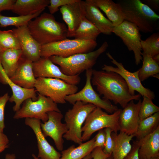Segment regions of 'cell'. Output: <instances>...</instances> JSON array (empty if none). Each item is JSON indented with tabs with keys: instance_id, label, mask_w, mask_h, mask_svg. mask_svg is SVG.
I'll return each instance as SVG.
<instances>
[{
	"instance_id": "cell-37",
	"label": "cell",
	"mask_w": 159,
	"mask_h": 159,
	"mask_svg": "<svg viewBox=\"0 0 159 159\" xmlns=\"http://www.w3.org/2000/svg\"><path fill=\"white\" fill-rule=\"evenodd\" d=\"M104 130L106 135V140L103 150L105 154L111 155L113 146V141L111 135L112 132L109 128H105Z\"/></svg>"
},
{
	"instance_id": "cell-4",
	"label": "cell",
	"mask_w": 159,
	"mask_h": 159,
	"mask_svg": "<svg viewBox=\"0 0 159 159\" xmlns=\"http://www.w3.org/2000/svg\"><path fill=\"white\" fill-rule=\"evenodd\" d=\"M108 47V43L105 41L94 51L76 54L67 57L54 55L49 58L54 64L59 66L61 71L64 74L68 76H75L92 69L98 58Z\"/></svg>"
},
{
	"instance_id": "cell-46",
	"label": "cell",
	"mask_w": 159,
	"mask_h": 159,
	"mask_svg": "<svg viewBox=\"0 0 159 159\" xmlns=\"http://www.w3.org/2000/svg\"><path fill=\"white\" fill-rule=\"evenodd\" d=\"M92 157L91 152L87 155L85 157L83 158L82 159H92Z\"/></svg>"
},
{
	"instance_id": "cell-48",
	"label": "cell",
	"mask_w": 159,
	"mask_h": 159,
	"mask_svg": "<svg viewBox=\"0 0 159 159\" xmlns=\"http://www.w3.org/2000/svg\"><path fill=\"white\" fill-rule=\"evenodd\" d=\"M5 49H5L4 48H3L2 47H1L0 46V52L4 51V50H5Z\"/></svg>"
},
{
	"instance_id": "cell-41",
	"label": "cell",
	"mask_w": 159,
	"mask_h": 159,
	"mask_svg": "<svg viewBox=\"0 0 159 159\" xmlns=\"http://www.w3.org/2000/svg\"><path fill=\"white\" fill-rule=\"evenodd\" d=\"M16 0H0V12L5 10H11Z\"/></svg>"
},
{
	"instance_id": "cell-7",
	"label": "cell",
	"mask_w": 159,
	"mask_h": 159,
	"mask_svg": "<svg viewBox=\"0 0 159 159\" xmlns=\"http://www.w3.org/2000/svg\"><path fill=\"white\" fill-rule=\"evenodd\" d=\"M122 109H118L111 114L96 107L87 116L82 128V141L88 140L96 131L109 128L112 132L119 131L118 120Z\"/></svg>"
},
{
	"instance_id": "cell-35",
	"label": "cell",
	"mask_w": 159,
	"mask_h": 159,
	"mask_svg": "<svg viewBox=\"0 0 159 159\" xmlns=\"http://www.w3.org/2000/svg\"><path fill=\"white\" fill-rule=\"evenodd\" d=\"M77 0H50L49 4L47 6L49 13L53 14L59 10V8L74 3Z\"/></svg>"
},
{
	"instance_id": "cell-32",
	"label": "cell",
	"mask_w": 159,
	"mask_h": 159,
	"mask_svg": "<svg viewBox=\"0 0 159 159\" xmlns=\"http://www.w3.org/2000/svg\"><path fill=\"white\" fill-rule=\"evenodd\" d=\"M143 52L152 57L159 54V33L153 34L145 40H141Z\"/></svg>"
},
{
	"instance_id": "cell-8",
	"label": "cell",
	"mask_w": 159,
	"mask_h": 159,
	"mask_svg": "<svg viewBox=\"0 0 159 159\" xmlns=\"http://www.w3.org/2000/svg\"><path fill=\"white\" fill-rule=\"evenodd\" d=\"M34 88L38 93L51 99L55 103L64 104L66 96L76 93V85L67 83L56 78L39 77L36 78Z\"/></svg>"
},
{
	"instance_id": "cell-11",
	"label": "cell",
	"mask_w": 159,
	"mask_h": 159,
	"mask_svg": "<svg viewBox=\"0 0 159 159\" xmlns=\"http://www.w3.org/2000/svg\"><path fill=\"white\" fill-rule=\"evenodd\" d=\"M106 55L116 67L104 64L102 68V70L114 72L120 75L127 83L131 95H135L136 91L143 97L145 96L152 100L155 99L154 92L142 85L138 77L139 69L134 72H129L125 68L122 63L117 62L109 52Z\"/></svg>"
},
{
	"instance_id": "cell-38",
	"label": "cell",
	"mask_w": 159,
	"mask_h": 159,
	"mask_svg": "<svg viewBox=\"0 0 159 159\" xmlns=\"http://www.w3.org/2000/svg\"><path fill=\"white\" fill-rule=\"evenodd\" d=\"M95 140L93 146L94 149L97 147H100L103 149L105 146L106 135L104 130L102 129L95 136Z\"/></svg>"
},
{
	"instance_id": "cell-5",
	"label": "cell",
	"mask_w": 159,
	"mask_h": 159,
	"mask_svg": "<svg viewBox=\"0 0 159 159\" xmlns=\"http://www.w3.org/2000/svg\"><path fill=\"white\" fill-rule=\"evenodd\" d=\"M97 45L95 40L66 39L41 45L40 56L41 57H49L55 55L67 57L92 52Z\"/></svg>"
},
{
	"instance_id": "cell-3",
	"label": "cell",
	"mask_w": 159,
	"mask_h": 159,
	"mask_svg": "<svg viewBox=\"0 0 159 159\" xmlns=\"http://www.w3.org/2000/svg\"><path fill=\"white\" fill-rule=\"evenodd\" d=\"M125 20L135 24L140 31L152 33L158 28L159 16L140 0H120Z\"/></svg>"
},
{
	"instance_id": "cell-31",
	"label": "cell",
	"mask_w": 159,
	"mask_h": 159,
	"mask_svg": "<svg viewBox=\"0 0 159 159\" xmlns=\"http://www.w3.org/2000/svg\"><path fill=\"white\" fill-rule=\"evenodd\" d=\"M44 10H41L34 14L17 16H8L0 13V27H5L9 26H14L16 28L27 25L33 19L38 16Z\"/></svg>"
},
{
	"instance_id": "cell-9",
	"label": "cell",
	"mask_w": 159,
	"mask_h": 159,
	"mask_svg": "<svg viewBox=\"0 0 159 159\" xmlns=\"http://www.w3.org/2000/svg\"><path fill=\"white\" fill-rule=\"evenodd\" d=\"M36 101L31 98L25 100L21 107L13 117L15 119L22 118H34L41 120L43 122L48 119L47 112L51 111L61 112L57 103L50 98L38 94Z\"/></svg>"
},
{
	"instance_id": "cell-13",
	"label": "cell",
	"mask_w": 159,
	"mask_h": 159,
	"mask_svg": "<svg viewBox=\"0 0 159 159\" xmlns=\"http://www.w3.org/2000/svg\"><path fill=\"white\" fill-rule=\"evenodd\" d=\"M47 114L48 120L41 124L42 131L45 138H51L57 149L62 151L64 147L63 136L68 131L66 124L62 122L63 115L61 112L55 111L49 112Z\"/></svg>"
},
{
	"instance_id": "cell-27",
	"label": "cell",
	"mask_w": 159,
	"mask_h": 159,
	"mask_svg": "<svg viewBox=\"0 0 159 159\" xmlns=\"http://www.w3.org/2000/svg\"><path fill=\"white\" fill-rule=\"evenodd\" d=\"M95 140V137L90 140L82 143L76 147L72 145L61 152L60 159H82L93 150Z\"/></svg>"
},
{
	"instance_id": "cell-43",
	"label": "cell",
	"mask_w": 159,
	"mask_h": 159,
	"mask_svg": "<svg viewBox=\"0 0 159 159\" xmlns=\"http://www.w3.org/2000/svg\"><path fill=\"white\" fill-rule=\"evenodd\" d=\"M141 1L154 11H159V0H143Z\"/></svg>"
},
{
	"instance_id": "cell-45",
	"label": "cell",
	"mask_w": 159,
	"mask_h": 159,
	"mask_svg": "<svg viewBox=\"0 0 159 159\" xmlns=\"http://www.w3.org/2000/svg\"><path fill=\"white\" fill-rule=\"evenodd\" d=\"M152 57L155 61L159 64V54L156 55Z\"/></svg>"
},
{
	"instance_id": "cell-30",
	"label": "cell",
	"mask_w": 159,
	"mask_h": 159,
	"mask_svg": "<svg viewBox=\"0 0 159 159\" xmlns=\"http://www.w3.org/2000/svg\"><path fill=\"white\" fill-rule=\"evenodd\" d=\"M143 63L139 69L138 77L141 82L151 77H154L159 73V64L150 56L142 52Z\"/></svg>"
},
{
	"instance_id": "cell-47",
	"label": "cell",
	"mask_w": 159,
	"mask_h": 159,
	"mask_svg": "<svg viewBox=\"0 0 159 159\" xmlns=\"http://www.w3.org/2000/svg\"><path fill=\"white\" fill-rule=\"evenodd\" d=\"M32 156L33 158L34 159H39L34 154H33L32 155Z\"/></svg>"
},
{
	"instance_id": "cell-24",
	"label": "cell",
	"mask_w": 159,
	"mask_h": 159,
	"mask_svg": "<svg viewBox=\"0 0 159 159\" xmlns=\"http://www.w3.org/2000/svg\"><path fill=\"white\" fill-rule=\"evenodd\" d=\"M111 135L113 141L112 159H123L131 150L130 141L134 135H128L120 132L119 133L112 132Z\"/></svg>"
},
{
	"instance_id": "cell-36",
	"label": "cell",
	"mask_w": 159,
	"mask_h": 159,
	"mask_svg": "<svg viewBox=\"0 0 159 159\" xmlns=\"http://www.w3.org/2000/svg\"><path fill=\"white\" fill-rule=\"evenodd\" d=\"M10 97L8 93L0 97V132H3L5 127L4 122V109L7 102Z\"/></svg>"
},
{
	"instance_id": "cell-6",
	"label": "cell",
	"mask_w": 159,
	"mask_h": 159,
	"mask_svg": "<svg viewBox=\"0 0 159 159\" xmlns=\"http://www.w3.org/2000/svg\"><path fill=\"white\" fill-rule=\"evenodd\" d=\"M71 109L66 112L64 116L68 131L63 136L67 140L80 145L82 143V128L88 115L96 107L94 105L77 101Z\"/></svg>"
},
{
	"instance_id": "cell-40",
	"label": "cell",
	"mask_w": 159,
	"mask_h": 159,
	"mask_svg": "<svg viewBox=\"0 0 159 159\" xmlns=\"http://www.w3.org/2000/svg\"><path fill=\"white\" fill-rule=\"evenodd\" d=\"M91 153L93 159H106L111 155L105 154L103 152V149L100 147L93 149Z\"/></svg>"
},
{
	"instance_id": "cell-42",
	"label": "cell",
	"mask_w": 159,
	"mask_h": 159,
	"mask_svg": "<svg viewBox=\"0 0 159 159\" xmlns=\"http://www.w3.org/2000/svg\"><path fill=\"white\" fill-rule=\"evenodd\" d=\"M9 140L3 132H0V153L9 147Z\"/></svg>"
},
{
	"instance_id": "cell-23",
	"label": "cell",
	"mask_w": 159,
	"mask_h": 159,
	"mask_svg": "<svg viewBox=\"0 0 159 159\" xmlns=\"http://www.w3.org/2000/svg\"><path fill=\"white\" fill-rule=\"evenodd\" d=\"M49 3L50 0H16L11 11L19 16L32 15L44 10Z\"/></svg>"
},
{
	"instance_id": "cell-10",
	"label": "cell",
	"mask_w": 159,
	"mask_h": 159,
	"mask_svg": "<svg viewBox=\"0 0 159 159\" xmlns=\"http://www.w3.org/2000/svg\"><path fill=\"white\" fill-rule=\"evenodd\" d=\"M92 71V69L86 71V81L83 88L79 92L66 96L65 100L72 105L77 101L91 103L112 114L119 109L109 101L101 98L94 90L91 83Z\"/></svg>"
},
{
	"instance_id": "cell-18",
	"label": "cell",
	"mask_w": 159,
	"mask_h": 159,
	"mask_svg": "<svg viewBox=\"0 0 159 159\" xmlns=\"http://www.w3.org/2000/svg\"><path fill=\"white\" fill-rule=\"evenodd\" d=\"M0 82L3 85H8L10 87L12 94L9 101L14 102L13 107L14 111L16 112L21 107V105L26 99L31 98L33 101L37 99V92L34 88L27 89L21 87L13 82L5 73L0 61Z\"/></svg>"
},
{
	"instance_id": "cell-50",
	"label": "cell",
	"mask_w": 159,
	"mask_h": 159,
	"mask_svg": "<svg viewBox=\"0 0 159 159\" xmlns=\"http://www.w3.org/2000/svg\"><path fill=\"white\" fill-rule=\"evenodd\" d=\"M149 159H159V157L152 158Z\"/></svg>"
},
{
	"instance_id": "cell-44",
	"label": "cell",
	"mask_w": 159,
	"mask_h": 159,
	"mask_svg": "<svg viewBox=\"0 0 159 159\" xmlns=\"http://www.w3.org/2000/svg\"><path fill=\"white\" fill-rule=\"evenodd\" d=\"M16 156L14 154H7L6 155L5 159H15Z\"/></svg>"
},
{
	"instance_id": "cell-33",
	"label": "cell",
	"mask_w": 159,
	"mask_h": 159,
	"mask_svg": "<svg viewBox=\"0 0 159 159\" xmlns=\"http://www.w3.org/2000/svg\"><path fill=\"white\" fill-rule=\"evenodd\" d=\"M0 46L6 49H21L19 42L12 29L4 31L0 29Z\"/></svg>"
},
{
	"instance_id": "cell-19",
	"label": "cell",
	"mask_w": 159,
	"mask_h": 159,
	"mask_svg": "<svg viewBox=\"0 0 159 159\" xmlns=\"http://www.w3.org/2000/svg\"><path fill=\"white\" fill-rule=\"evenodd\" d=\"M62 19L68 26L67 37L78 28L85 17V1L81 0L60 7Z\"/></svg>"
},
{
	"instance_id": "cell-21",
	"label": "cell",
	"mask_w": 159,
	"mask_h": 159,
	"mask_svg": "<svg viewBox=\"0 0 159 159\" xmlns=\"http://www.w3.org/2000/svg\"><path fill=\"white\" fill-rule=\"evenodd\" d=\"M85 1V17L104 34H111L114 27L112 22L105 17L93 0Z\"/></svg>"
},
{
	"instance_id": "cell-15",
	"label": "cell",
	"mask_w": 159,
	"mask_h": 159,
	"mask_svg": "<svg viewBox=\"0 0 159 159\" xmlns=\"http://www.w3.org/2000/svg\"><path fill=\"white\" fill-rule=\"evenodd\" d=\"M12 29L19 43L22 56L33 62L38 60L41 45L31 35L27 25Z\"/></svg>"
},
{
	"instance_id": "cell-39",
	"label": "cell",
	"mask_w": 159,
	"mask_h": 159,
	"mask_svg": "<svg viewBox=\"0 0 159 159\" xmlns=\"http://www.w3.org/2000/svg\"><path fill=\"white\" fill-rule=\"evenodd\" d=\"M130 152L123 159H139L138 156V150L139 145L138 141L133 143Z\"/></svg>"
},
{
	"instance_id": "cell-49",
	"label": "cell",
	"mask_w": 159,
	"mask_h": 159,
	"mask_svg": "<svg viewBox=\"0 0 159 159\" xmlns=\"http://www.w3.org/2000/svg\"><path fill=\"white\" fill-rule=\"evenodd\" d=\"M106 159H112V155H111L110 156L108 157Z\"/></svg>"
},
{
	"instance_id": "cell-25",
	"label": "cell",
	"mask_w": 159,
	"mask_h": 159,
	"mask_svg": "<svg viewBox=\"0 0 159 159\" xmlns=\"http://www.w3.org/2000/svg\"><path fill=\"white\" fill-rule=\"evenodd\" d=\"M100 9L106 14L114 27L121 24L124 20V16L120 5L112 0H93Z\"/></svg>"
},
{
	"instance_id": "cell-17",
	"label": "cell",
	"mask_w": 159,
	"mask_h": 159,
	"mask_svg": "<svg viewBox=\"0 0 159 159\" xmlns=\"http://www.w3.org/2000/svg\"><path fill=\"white\" fill-rule=\"evenodd\" d=\"M41 120L34 118H25V124L33 130L37 140L38 153L40 159H60L61 153L57 151L47 141L41 128Z\"/></svg>"
},
{
	"instance_id": "cell-12",
	"label": "cell",
	"mask_w": 159,
	"mask_h": 159,
	"mask_svg": "<svg viewBox=\"0 0 159 159\" xmlns=\"http://www.w3.org/2000/svg\"><path fill=\"white\" fill-rule=\"evenodd\" d=\"M140 32L135 24L125 20L118 26L114 27L112 31V33L122 39L129 51H133L136 65L143 60Z\"/></svg>"
},
{
	"instance_id": "cell-34",
	"label": "cell",
	"mask_w": 159,
	"mask_h": 159,
	"mask_svg": "<svg viewBox=\"0 0 159 159\" xmlns=\"http://www.w3.org/2000/svg\"><path fill=\"white\" fill-rule=\"evenodd\" d=\"M143 97L139 111L140 120L159 112V107L154 104L151 99L145 96Z\"/></svg>"
},
{
	"instance_id": "cell-26",
	"label": "cell",
	"mask_w": 159,
	"mask_h": 159,
	"mask_svg": "<svg viewBox=\"0 0 159 159\" xmlns=\"http://www.w3.org/2000/svg\"><path fill=\"white\" fill-rule=\"evenodd\" d=\"M22 54V51L20 49H6L0 52L1 64L5 73L9 78L14 75Z\"/></svg>"
},
{
	"instance_id": "cell-1",
	"label": "cell",
	"mask_w": 159,
	"mask_h": 159,
	"mask_svg": "<svg viewBox=\"0 0 159 159\" xmlns=\"http://www.w3.org/2000/svg\"><path fill=\"white\" fill-rule=\"evenodd\" d=\"M91 83L103 96L102 99L118 104L123 108L131 100H138L141 97L140 94L131 95L125 80L114 72L93 69Z\"/></svg>"
},
{
	"instance_id": "cell-22",
	"label": "cell",
	"mask_w": 159,
	"mask_h": 159,
	"mask_svg": "<svg viewBox=\"0 0 159 159\" xmlns=\"http://www.w3.org/2000/svg\"><path fill=\"white\" fill-rule=\"evenodd\" d=\"M137 141L139 145V159L159 157V127L152 133Z\"/></svg>"
},
{
	"instance_id": "cell-2",
	"label": "cell",
	"mask_w": 159,
	"mask_h": 159,
	"mask_svg": "<svg viewBox=\"0 0 159 159\" xmlns=\"http://www.w3.org/2000/svg\"><path fill=\"white\" fill-rule=\"evenodd\" d=\"M31 35L41 45L67 39L68 30L64 24L57 21L53 14L44 12L27 25Z\"/></svg>"
},
{
	"instance_id": "cell-16",
	"label": "cell",
	"mask_w": 159,
	"mask_h": 159,
	"mask_svg": "<svg viewBox=\"0 0 159 159\" xmlns=\"http://www.w3.org/2000/svg\"><path fill=\"white\" fill-rule=\"evenodd\" d=\"M142 101L135 103L133 100L122 110L118 120L119 131L128 135H135L140 121L139 111Z\"/></svg>"
},
{
	"instance_id": "cell-28",
	"label": "cell",
	"mask_w": 159,
	"mask_h": 159,
	"mask_svg": "<svg viewBox=\"0 0 159 159\" xmlns=\"http://www.w3.org/2000/svg\"><path fill=\"white\" fill-rule=\"evenodd\" d=\"M101 33L98 29L85 17L81 21L77 29L68 37L82 40L96 41Z\"/></svg>"
},
{
	"instance_id": "cell-20",
	"label": "cell",
	"mask_w": 159,
	"mask_h": 159,
	"mask_svg": "<svg viewBox=\"0 0 159 159\" xmlns=\"http://www.w3.org/2000/svg\"><path fill=\"white\" fill-rule=\"evenodd\" d=\"M33 62L22 56L17 68L10 80L20 87L26 89L34 88L36 81L33 69Z\"/></svg>"
},
{
	"instance_id": "cell-14",
	"label": "cell",
	"mask_w": 159,
	"mask_h": 159,
	"mask_svg": "<svg viewBox=\"0 0 159 159\" xmlns=\"http://www.w3.org/2000/svg\"><path fill=\"white\" fill-rule=\"evenodd\" d=\"M33 69L35 77L58 78L70 84L76 85L81 78L79 75L67 76L61 71L59 68L54 64L49 57H41L33 62Z\"/></svg>"
},
{
	"instance_id": "cell-29",
	"label": "cell",
	"mask_w": 159,
	"mask_h": 159,
	"mask_svg": "<svg viewBox=\"0 0 159 159\" xmlns=\"http://www.w3.org/2000/svg\"><path fill=\"white\" fill-rule=\"evenodd\" d=\"M159 127V112H158L140 120L134 137L138 140L152 133Z\"/></svg>"
}]
</instances>
